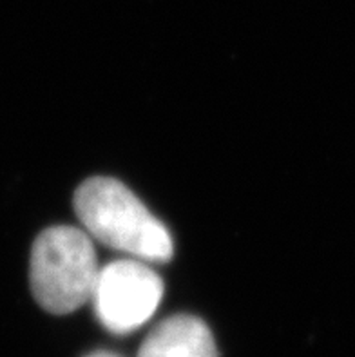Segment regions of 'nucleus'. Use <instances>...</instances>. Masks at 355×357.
<instances>
[{
    "label": "nucleus",
    "instance_id": "obj_1",
    "mask_svg": "<svg viewBox=\"0 0 355 357\" xmlns=\"http://www.w3.org/2000/svg\"><path fill=\"white\" fill-rule=\"evenodd\" d=\"M75 211L86 232L111 249L142 261H169L174 252L172 238L121 181L91 178L78 187Z\"/></svg>",
    "mask_w": 355,
    "mask_h": 357
},
{
    "label": "nucleus",
    "instance_id": "obj_4",
    "mask_svg": "<svg viewBox=\"0 0 355 357\" xmlns=\"http://www.w3.org/2000/svg\"><path fill=\"white\" fill-rule=\"evenodd\" d=\"M138 357H218L209 326L196 316H171L149 332Z\"/></svg>",
    "mask_w": 355,
    "mask_h": 357
},
{
    "label": "nucleus",
    "instance_id": "obj_2",
    "mask_svg": "<svg viewBox=\"0 0 355 357\" xmlns=\"http://www.w3.org/2000/svg\"><path fill=\"white\" fill-rule=\"evenodd\" d=\"M100 267L86 231L54 225L38 234L29 259L31 292L51 314L75 312L93 299Z\"/></svg>",
    "mask_w": 355,
    "mask_h": 357
},
{
    "label": "nucleus",
    "instance_id": "obj_5",
    "mask_svg": "<svg viewBox=\"0 0 355 357\" xmlns=\"http://www.w3.org/2000/svg\"><path fill=\"white\" fill-rule=\"evenodd\" d=\"M86 357H121V356H118V354H113V352H107V350H96V352L87 354Z\"/></svg>",
    "mask_w": 355,
    "mask_h": 357
},
{
    "label": "nucleus",
    "instance_id": "obj_3",
    "mask_svg": "<svg viewBox=\"0 0 355 357\" xmlns=\"http://www.w3.org/2000/svg\"><path fill=\"white\" fill-rule=\"evenodd\" d=\"M163 298V281L142 259H118L100 268L93 303L107 331L127 334L149 321Z\"/></svg>",
    "mask_w": 355,
    "mask_h": 357
}]
</instances>
